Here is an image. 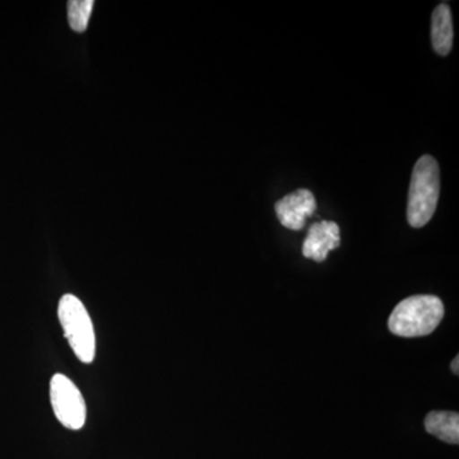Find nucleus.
<instances>
[{
	"label": "nucleus",
	"mask_w": 459,
	"mask_h": 459,
	"mask_svg": "<svg viewBox=\"0 0 459 459\" xmlns=\"http://www.w3.org/2000/svg\"><path fill=\"white\" fill-rule=\"evenodd\" d=\"M444 318L442 300L434 295H415L402 300L388 320L389 331L400 337L433 333Z\"/></svg>",
	"instance_id": "f257e3e1"
},
{
	"label": "nucleus",
	"mask_w": 459,
	"mask_h": 459,
	"mask_svg": "<svg viewBox=\"0 0 459 459\" xmlns=\"http://www.w3.org/2000/svg\"><path fill=\"white\" fill-rule=\"evenodd\" d=\"M440 193V172L437 160L420 157L413 168L407 204V220L412 228L427 225L437 210Z\"/></svg>",
	"instance_id": "f03ea898"
},
{
	"label": "nucleus",
	"mask_w": 459,
	"mask_h": 459,
	"mask_svg": "<svg viewBox=\"0 0 459 459\" xmlns=\"http://www.w3.org/2000/svg\"><path fill=\"white\" fill-rule=\"evenodd\" d=\"M57 316L78 360L91 364L96 355L95 329L82 301L72 294L63 296L57 307Z\"/></svg>",
	"instance_id": "7ed1b4c3"
},
{
	"label": "nucleus",
	"mask_w": 459,
	"mask_h": 459,
	"mask_svg": "<svg viewBox=\"0 0 459 459\" xmlns=\"http://www.w3.org/2000/svg\"><path fill=\"white\" fill-rule=\"evenodd\" d=\"M50 401L54 413L63 427L80 430L86 424V402L77 385L63 374H56L50 382Z\"/></svg>",
	"instance_id": "20e7f679"
},
{
	"label": "nucleus",
	"mask_w": 459,
	"mask_h": 459,
	"mask_svg": "<svg viewBox=\"0 0 459 459\" xmlns=\"http://www.w3.org/2000/svg\"><path fill=\"white\" fill-rule=\"evenodd\" d=\"M274 208L281 225L294 231H300L307 217L313 216L316 212V201L310 190L298 189L280 199Z\"/></svg>",
	"instance_id": "39448f33"
},
{
	"label": "nucleus",
	"mask_w": 459,
	"mask_h": 459,
	"mask_svg": "<svg viewBox=\"0 0 459 459\" xmlns=\"http://www.w3.org/2000/svg\"><path fill=\"white\" fill-rule=\"evenodd\" d=\"M341 244L340 226L336 222L322 221L312 225L303 246V255L313 261L322 263L331 250Z\"/></svg>",
	"instance_id": "423d86ee"
},
{
	"label": "nucleus",
	"mask_w": 459,
	"mask_h": 459,
	"mask_svg": "<svg viewBox=\"0 0 459 459\" xmlns=\"http://www.w3.org/2000/svg\"><path fill=\"white\" fill-rule=\"evenodd\" d=\"M431 41L435 51L446 56L453 47V21L449 5L440 4L435 8L431 18Z\"/></svg>",
	"instance_id": "0eeeda50"
},
{
	"label": "nucleus",
	"mask_w": 459,
	"mask_h": 459,
	"mask_svg": "<svg viewBox=\"0 0 459 459\" xmlns=\"http://www.w3.org/2000/svg\"><path fill=\"white\" fill-rule=\"evenodd\" d=\"M425 429L429 434L449 444L459 443V416L455 412L433 411L425 419Z\"/></svg>",
	"instance_id": "6e6552de"
},
{
	"label": "nucleus",
	"mask_w": 459,
	"mask_h": 459,
	"mask_svg": "<svg viewBox=\"0 0 459 459\" xmlns=\"http://www.w3.org/2000/svg\"><path fill=\"white\" fill-rule=\"evenodd\" d=\"M92 8V0H72L68 3V21L74 31H86Z\"/></svg>",
	"instance_id": "1a4fd4ad"
},
{
	"label": "nucleus",
	"mask_w": 459,
	"mask_h": 459,
	"mask_svg": "<svg viewBox=\"0 0 459 459\" xmlns=\"http://www.w3.org/2000/svg\"><path fill=\"white\" fill-rule=\"evenodd\" d=\"M459 358L458 356H455V360L452 361V370L453 373L458 374L459 373Z\"/></svg>",
	"instance_id": "9d476101"
}]
</instances>
